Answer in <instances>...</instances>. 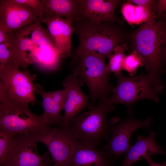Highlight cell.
<instances>
[{"mask_svg":"<svg viewBox=\"0 0 166 166\" xmlns=\"http://www.w3.org/2000/svg\"><path fill=\"white\" fill-rule=\"evenodd\" d=\"M45 5L42 17L58 16L72 19L73 22L80 20L79 0H42Z\"/></svg>","mask_w":166,"mask_h":166,"instance_id":"ac0fdd59","label":"cell"},{"mask_svg":"<svg viewBox=\"0 0 166 166\" xmlns=\"http://www.w3.org/2000/svg\"><path fill=\"white\" fill-rule=\"evenodd\" d=\"M156 133L151 132L146 137L138 135L136 143L131 146L126 154L121 166H132L136 162L148 156L165 152L156 143Z\"/></svg>","mask_w":166,"mask_h":166,"instance_id":"e0dca14e","label":"cell"},{"mask_svg":"<svg viewBox=\"0 0 166 166\" xmlns=\"http://www.w3.org/2000/svg\"><path fill=\"white\" fill-rule=\"evenodd\" d=\"M38 142L47 147L52 156L53 166H69L76 141L69 129L48 127L37 134Z\"/></svg>","mask_w":166,"mask_h":166,"instance_id":"9c48e42d","label":"cell"},{"mask_svg":"<svg viewBox=\"0 0 166 166\" xmlns=\"http://www.w3.org/2000/svg\"><path fill=\"white\" fill-rule=\"evenodd\" d=\"M53 42L55 47L61 58L71 56L72 53L71 37L74 30L73 20L58 16L42 17Z\"/></svg>","mask_w":166,"mask_h":166,"instance_id":"5bb4252c","label":"cell"},{"mask_svg":"<svg viewBox=\"0 0 166 166\" xmlns=\"http://www.w3.org/2000/svg\"><path fill=\"white\" fill-rule=\"evenodd\" d=\"M135 15L136 24H142L156 17L149 9L140 6H136Z\"/></svg>","mask_w":166,"mask_h":166,"instance_id":"cb8c5ba5","label":"cell"},{"mask_svg":"<svg viewBox=\"0 0 166 166\" xmlns=\"http://www.w3.org/2000/svg\"><path fill=\"white\" fill-rule=\"evenodd\" d=\"M144 66L142 57L136 51H132L129 55L125 56L122 64L123 70L126 71L131 76L134 75L137 69Z\"/></svg>","mask_w":166,"mask_h":166,"instance_id":"44dd1931","label":"cell"},{"mask_svg":"<svg viewBox=\"0 0 166 166\" xmlns=\"http://www.w3.org/2000/svg\"><path fill=\"white\" fill-rule=\"evenodd\" d=\"M126 45L124 44L117 47L108 57L109 62L107 64V68L111 73H114L116 76L122 73L123 61L125 57L124 52L127 48Z\"/></svg>","mask_w":166,"mask_h":166,"instance_id":"ffe728a7","label":"cell"},{"mask_svg":"<svg viewBox=\"0 0 166 166\" xmlns=\"http://www.w3.org/2000/svg\"><path fill=\"white\" fill-rule=\"evenodd\" d=\"M41 18L32 8L15 0H0V23L6 27L8 34Z\"/></svg>","mask_w":166,"mask_h":166,"instance_id":"7c38bea8","label":"cell"},{"mask_svg":"<svg viewBox=\"0 0 166 166\" xmlns=\"http://www.w3.org/2000/svg\"><path fill=\"white\" fill-rule=\"evenodd\" d=\"M37 134L14 136L5 166H53L51 161L39 155Z\"/></svg>","mask_w":166,"mask_h":166,"instance_id":"30bf717a","label":"cell"},{"mask_svg":"<svg viewBox=\"0 0 166 166\" xmlns=\"http://www.w3.org/2000/svg\"><path fill=\"white\" fill-rule=\"evenodd\" d=\"M120 24L97 23L86 19L73 22L72 26L77 35L79 44L72 53L76 55L86 52H94L105 58L113 53L117 47L126 44L129 35Z\"/></svg>","mask_w":166,"mask_h":166,"instance_id":"7a4b0ae2","label":"cell"},{"mask_svg":"<svg viewBox=\"0 0 166 166\" xmlns=\"http://www.w3.org/2000/svg\"><path fill=\"white\" fill-rule=\"evenodd\" d=\"M35 93L39 94L42 99V106L44 112L42 114L49 127L51 125H59L62 121L63 116L60 114L64 107L54 100L49 92L44 91L40 85L35 84Z\"/></svg>","mask_w":166,"mask_h":166,"instance_id":"d6986e66","label":"cell"},{"mask_svg":"<svg viewBox=\"0 0 166 166\" xmlns=\"http://www.w3.org/2000/svg\"><path fill=\"white\" fill-rule=\"evenodd\" d=\"M161 61L162 64L166 63V35L162 47Z\"/></svg>","mask_w":166,"mask_h":166,"instance_id":"f546056e","label":"cell"},{"mask_svg":"<svg viewBox=\"0 0 166 166\" xmlns=\"http://www.w3.org/2000/svg\"><path fill=\"white\" fill-rule=\"evenodd\" d=\"M85 84L81 78L71 73L63 81V86L67 89V96L62 121L59 127L69 129L72 119L78 115L86 107L90 109L89 97L81 89Z\"/></svg>","mask_w":166,"mask_h":166,"instance_id":"4fadbf2b","label":"cell"},{"mask_svg":"<svg viewBox=\"0 0 166 166\" xmlns=\"http://www.w3.org/2000/svg\"><path fill=\"white\" fill-rule=\"evenodd\" d=\"M166 35V23L155 18L141 24L129 34L132 51L143 58L148 73L160 78L162 65L161 52Z\"/></svg>","mask_w":166,"mask_h":166,"instance_id":"277c9868","label":"cell"},{"mask_svg":"<svg viewBox=\"0 0 166 166\" xmlns=\"http://www.w3.org/2000/svg\"><path fill=\"white\" fill-rule=\"evenodd\" d=\"M136 6L129 0L123 3L121 7L122 14L127 22L130 25L136 24Z\"/></svg>","mask_w":166,"mask_h":166,"instance_id":"603a6c76","label":"cell"},{"mask_svg":"<svg viewBox=\"0 0 166 166\" xmlns=\"http://www.w3.org/2000/svg\"><path fill=\"white\" fill-rule=\"evenodd\" d=\"M8 34L6 27L2 24L0 23V44L6 40Z\"/></svg>","mask_w":166,"mask_h":166,"instance_id":"f1b7e54d","label":"cell"},{"mask_svg":"<svg viewBox=\"0 0 166 166\" xmlns=\"http://www.w3.org/2000/svg\"><path fill=\"white\" fill-rule=\"evenodd\" d=\"M145 159L148 162L149 166H166V162L162 164H159L154 161L150 156L146 157Z\"/></svg>","mask_w":166,"mask_h":166,"instance_id":"4dcf8cb0","label":"cell"},{"mask_svg":"<svg viewBox=\"0 0 166 166\" xmlns=\"http://www.w3.org/2000/svg\"><path fill=\"white\" fill-rule=\"evenodd\" d=\"M116 76L117 86L107 101L109 105L124 104L130 112L131 106L138 101L148 99L159 101L158 95L164 89L160 78L149 73L132 77H125L122 73Z\"/></svg>","mask_w":166,"mask_h":166,"instance_id":"8992f818","label":"cell"},{"mask_svg":"<svg viewBox=\"0 0 166 166\" xmlns=\"http://www.w3.org/2000/svg\"><path fill=\"white\" fill-rule=\"evenodd\" d=\"M120 0H79L80 19H86L97 23L121 24L122 21L116 15Z\"/></svg>","mask_w":166,"mask_h":166,"instance_id":"9a60e30c","label":"cell"},{"mask_svg":"<svg viewBox=\"0 0 166 166\" xmlns=\"http://www.w3.org/2000/svg\"><path fill=\"white\" fill-rule=\"evenodd\" d=\"M49 127L42 114L32 112L29 107L0 101V129L10 135L38 134Z\"/></svg>","mask_w":166,"mask_h":166,"instance_id":"ba28073f","label":"cell"},{"mask_svg":"<svg viewBox=\"0 0 166 166\" xmlns=\"http://www.w3.org/2000/svg\"><path fill=\"white\" fill-rule=\"evenodd\" d=\"M36 76L26 69L21 70L12 64L0 66V101L23 107L34 104Z\"/></svg>","mask_w":166,"mask_h":166,"instance_id":"52a82bcc","label":"cell"},{"mask_svg":"<svg viewBox=\"0 0 166 166\" xmlns=\"http://www.w3.org/2000/svg\"><path fill=\"white\" fill-rule=\"evenodd\" d=\"M152 121L151 118L142 121L128 117L120 124L113 125L110 131L111 136L103 150L112 158L126 154L131 146L130 140L132 133L140 128H150Z\"/></svg>","mask_w":166,"mask_h":166,"instance_id":"8fae6325","label":"cell"},{"mask_svg":"<svg viewBox=\"0 0 166 166\" xmlns=\"http://www.w3.org/2000/svg\"><path fill=\"white\" fill-rule=\"evenodd\" d=\"M107 99L99 100L97 105L90 110L70 120L69 131L76 141L97 147L102 140L108 139L109 132L117 120H107V114L114 108L113 105L107 103Z\"/></svg>","mask_w":166,"mask_h":166,"instance_id":"5b68a950","label":"cell"},{"mask_svg":"<svg viewBox=\"0 0 166 166\" xmlns=\"http://www.w3.org/2000/svg\"><path fill=\"white\" fill-rule=\"evenodd\" d=\"M14 136L0 130V164L5 166Z\"/></svg>","mask_w":166,"mask_h":166,"instance_id":"7402d4cb","label":"cell"},{"mask_svg":"<svg viewBox=\"0 0 166 166\" xmlns=\"http://www.w3.org/2000/svg\"><path fill=\"white\" fill-rule=\"evenodd\" d=\"M130 1L137 6H140L146 8L156 15L157 0H130Z\"/></svg>","mask_w":166,"mask_h":166,"instance_id":"4316f807","label":"cell"},{"mask_svg":"<svg viewBox=\"0 0 166 166\" xmlns=\"http://www.w3.org/2000/svg\"><path fill=\"white\" fill-rule=\"evenodd\" d=\"M111 158L103 149L76 141L69 166H112Z\"/></svg>","mask_w":166,"mask_h":166,"instance_id":"2e32d148","label":"cell"},{"mask_svg":"<svg viewBox=\"0 0 166 166\" xmlns=\"http://www.w3.org/2000/svg\"><path fill=\"white\" fill-rule=\"evenodd\" d=\"M161 19H163L166 23V13L164 14L163 15Z\"/></svg>","mask_w":166,"mask_h":166,"instance_id":"1f68e13d","label":"cell"},{"mask_svg":"<svg viewBox=\"0 0 166 166\" xmlns=\"http://www.w3.org/2000/svg\"><path fill=\"white\" fill-rule=\"evenodd\" d=\"M10 55L9 34L6 40L0 44V66H3L8 64Z\"/></svg>","mask_w":166,"mask_h":166,"instance_id":"484cf974","label":"cell"},{"mask_svg":"<svg viewBox=\"0 0 166 166\" xmlns=\"http://www.w3.org/2000/svg\"><path fill=\"white\" fill-rule=\"evenodd\" d=\"M42 23L41 18L9 34L11 55L8 64L24 69L32 64L50 71L57 68L61 57Z\"/></svg>","mask_w":166,"mask_h":166,"instance_id":"6da1fadb","label":"cell"},{"mask_svg":"<svg viewBox=\"0 0 166 166\" xmlns=\"http://www.w3.org/2000/svg\"><path fill=\"white\" fill-rule=\"evenodd\" d=\"M71 56V74L81 78L87 85L91 109L97 100L107 99L113 92L115 87L109 80L111 73L108 70L105 58L98 53L86 52Z\"/></svg>","mask_w":166,"mask_h":166,"instance_id":"3957f363","label":"cell"},{"mask_svg":"<svg viewBox=\"0 0 166 166\" xmlns=\"http://www.w3.org/2000/svg\"><path fill=\"white\" fill-rule=\"evenodd\" d=\"M166 13V0H157L156 13L157 20L161 19L163 15Z\"/></svg>","mask_w":166,"mask_h":166,"instance_id":"83f0119b","label":"cell"},{"mask_svg":"<svg viewBox=\"0 0 166 166\" xmlns=\"http://www.w3.org/2000/svg\"><path fill=\"white\" fill-rule=\"evenodd\" d=\"M20 4L26 5L33 9L37 15L42 18L43 15L45 5L40 0H15Z\"/></svg>","mask_w":166,"mask_h":166,"instance_id":"d4e9b609","label":"cell"}]
</instances>
